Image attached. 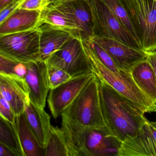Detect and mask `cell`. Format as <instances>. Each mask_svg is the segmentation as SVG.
I'll return each instance as SVG.
<instances>
[{"instance_id":"31","label":"cell","mask_w":156,"mask_h":156,"mask_svg":"<svg viewBox=\"0 0 156 156\" xmlns=\"http://www.w3.org/2000/svg\"><path fill=\"white\" fill-rule=\"evenodd\" d=\"M0 156H17L16 153L9 147L0 143Z\"/></svg>"},{"instance_id":"20","label":"cell","mask_w":156,"mask_h":156,"mask_svg":"<svg viewBox=\"0 0 156 156\" xmlns=\"http://www.w3.org/2000/svg\"><path fill=\"white\" fill-rule=\"evenodd\" d=\"M41 24H46L67 31L76 37L81 38V31L74 21L51 5H49L41 11Z\"/></svg>"},{"instance_id":"16","label":"cell","mask_w":156,"mask_h":156,"mask_svg":"<svg viewBox=\"0 0 156 156\" xmlns=\"http://www.w3.org/2000/svg\"><path fill=\"white\" fill-rule=\"evenodd\" d=\"M41 11L18 9L0 24V35L33 30L41 24Z\"/></svg>"},{"instance_id":"8","label":"cell","mask_w":156,"mask_h":156,"mask_svg":"<svg viewBox=\"0 0 156 156\" xmlns=\"http://www.w3.org/2000/svg\"><path fill=\"white\" fill-rule=\"evenodd\" d=\"M46 62L65 70L73 77L94 73L91 61L85 51L82 39L79 37L71 38Z\"/></svg>"},{"instance_id":"7","label":"cell","mask_w":156,"mask_h":156,"mask_svg":"<svg viewBox=\"0 0 156 156\" xmlns=\"http://www.w3.org/2000/svg\"><path fill=\"white\" fill-rule=\"evenodd\" d=\"M40 40L39 28L0 35V55L24 62L40 61Z\"/></svg>"},{"instance_id":"13","label":"cell","mask_w":156,"mask_h":156,"mask_svg":"<svg viewBox=\"0 0 156 156\" xmlns=\"http://www.w3.org/2000/svg\"><path fill=\"white\" fill-rule=\"evenodd\" d=\"M27 67L25 80L30 90V99L45 108L50 90L47 62L42 60L30 62L27 63Z\"/></svg>"},{"instance_id":"35","label":"cell","mask_w":156,"mask_h":156,"mask_svg":"<svg viewBox=\"0 0 156 156\" xmlns=\"http://www.w3.org/2000/svg\"><path fill=\"white\" fill-rule=\"evenodd\" d=\"M152 125L156 128V122H151Z\"/></svg>"},{"instance_id":"29","label":"cell","mask_w":156,"mask_h":156,"mask_svg":"<svg viewBox=\"0 0 156 156\" xmlns=\"http://www.w3.org/2000/svg\"><path fill=\"white\" fill-rule=\"evenodd\" d=\"M21 0H18L2 10L0 11V24L3 23L8 17L19 9Z\"/></svg>"},{"instance_id":"21","label":"cell","mask_w":156,"mask_h":156,"mask_svg":"<svg viewBox=\"0 0 156 156\" xmlns=\"http://www.w3.org/2000/svg\"><path fill=\"white\" fill-rule=\"evenodd\" d=\"M45 156H73L62 128L52 126L50 138L45 148Z\"/></svg>"},{"instance_id":"19","label":"cell","mask_w":156,"mask_h":156,"mask_svg":"<svg viewBox=\"0 0 156 156\" xmlns=\"http://www.w3.org/2000/svg\"><path fill=\"white\" fill-rule=\"evenodd\" d=\"M130 73L137 85L156 104V76L147 59L137 64Z\"/></svg>"},{"instance_id":"30","label":"cell","mask_w":156,"mask_h":156,"mask_svg":"<svg viewBox=\"0 0 156 156\" xmlns=\"http://www.w3.org/2000/svg\"><path fill=\"white\" fill-rule=\"evenodd\" d=\"M27 63L18 61L14 67L13 74L25 79L28 70Z\"/></svg>"},{"instance_id":"25","label":"cell","mask_w":156,"mask_h":156,"mask_svg":"<svg viewBox=\"0 0 156 156\" xmlns=\"http://www.w3.org/2000/svg\"><path fill=\"white\" fill-rule=\"evenodd\" d=\"M86 41L92 51L99 60L103 63V64L113 72H119L120 71L114 62L111 56L101 46L91 39Z\"/></svg>"},{"instance_id":"15","label":"cell","mask_w":156,"mask_h":156,"mask_svg":"<svg viewBox=\"0 0 156 156\" xmlns=\"http://www.w3.org/2000/svg\"><path fill=\"white\" fill-rule=\"evenodd\" d=\"M44 108L30 99L23 114L41 146L45 149L50 138L52 125L51 116Z\"/></svg>"},{"instance_id":"33","label":"cell","mask_w":156,"mask_h":156,"mask_svg":"<svg viewBox=\"0 0 156 156\" xmlns=\"http://www.w3.org/2000/svg\"><path fill=\"white\" fill-rule=\"evenodd\" d=\"M18 0H0V11L7 8Z\"/></svg>"},{"instance_id":"28","label":"cell","mask_w":156,"mask_h":156,"mask_svg":"<svg viewBox=\"0 0 156 156\" xmlns=\"http://www.w3.org/2000/svg\"><path fill=\"white\" fill-rule=\"evenodd\" d=\"M18 61L0 55V73L13 74Z\"/></svg>"},{"instance_id":"32","label":"cell","mask_w":156,"mask_h":156,"mask_svg":"<svg viewBox=\"0 0 156 156\" xmlns=\"http://www.w3.org/2000/svg\"><path fill=\"white\" fill-rule=\"evenodd\" d=\"M147 59L152 66L156 76V52L147 53Z\"/></svg>"},{"instance_id":"23","label":"cell","mask_w":156,"mask_h":156,"mask_svg":"<svg viewBox=\"0 0 156 156\" xmlns=\"http://www.w3.org/2000/svg\"><path fill=\"white\" fill-rule=\"evenodd\" d=\"M100 1L109 9L111 12L120 22L123 27L139 43L136 34L131 23L128 14L120 0H100Z\"/></svg>"},{"instance_id":"17","label":"cell","mask_w":156,"mask_h":156,"mask_svg":"<svg viewBox=\"0 0 156 156\" xmlns=\"http://www.w3.org/2000/svg\"><path fill=\"white\" fill-rule=\"evenodd\" d=\"M40 31V53L41 60L46 61L54 53L59 51L73 37L67 31L43 24Z\"/></svg>"},{"instance_id":"5","label":"cell","mask_w":156,"mask_h":156,"mask_svg":"<svg viewBox=\"0 0 156 156\" xmlns=\"http://www.w3.org/2000/svg\"><path fill=\"white\" fill-rule=\"evenodd\" d=\"M126 9L142 51L156 52V0H120Z\"/></svg>"},{"instance_id":"9","label":"cell","mask_w":156,"mask_h":156,"mask_svg":"<svg viewBox=\"0 0 156 156\" xmlns=\"http://www.w3.org/2000/svg\"><path fill=\"white\" fill-rule=\"evenodd\" d=\"M94 74L93 73H89L73 77L65 83L50 89L47 101L49 109L55 119L61 117L62 113L75 99Z\"/></svg>"},{"instance_id":"12","label":"cell","mask_w":156,"mask_h":156,"mask_svg":"<svg viewBox=\"0 0 156 156\" xmlns=\"http://www.w3.org/2000/svg\"><path fill=\"white\" fill-rule=\"evenodd\" d=\"M118 156H156V128L146 122L136 136L122 142Z\"/></svg>"},{"instance_id":"34","label":"cell","mask_w":156,"mask_h":156,"mask_svg":"<svg viewBox=\"0 0 156 156\" xmlns=\"http://www.w3.org/2000/svg\"><path fill=\"white\" fill-rule=\"evenodd\" d=\"M73 0H49L50 5L54 7L59 6L68 2L72 1Z\"/></svg>"},{"instance_id":"14","label":"cell","mask_w":156,"mask_h":156,"mask_svg":"<svg viewBox=\"0 0 156 156\" xmlns=\"http://www.w3.org/2000/svg\"><path fill=\"white\" fill-rule=\"evenodd\" d=\"M55 7L74 21L81 31V39L88 41L93 38V16L88 0H73Z\"/></svg>"},{"instance_id":"18","label":"cell","mask_w":156,"mask_h":156,"mask_svg":"<svg viewBox=\"0 0 156 156\" xmlns=\"http://www.w3.org/2000/svg\"><path fill=\"white\" fill-rule=\"evenodd\" d=\"M15 127L24 156H45L42 147L26 120L24 114L16 116Z\"/></svg>"},{"instance_id":"1","label":"cell","mask_w":156,"mask_h":156,"mask_svg":"<svg viewBox=\"0 0 156 156\" xmlns=\"http://www.w3.org/2000/svg\"><path fill=\"white\" fill-rule=\"evenodd\" d=\"M99 80L100 103L105 127L110 134L124 142L136 136L148 120L145 111L137 105L103 80Z\"/></svg>"},{"instance_id":"4","label":"cell","mask_w":156,"mask_h":156,"mask_svg":"<svg viewBox=\"0 0 156 156\" xmlns=\"http://www.w3.org/2000/svg\"><path fill=\"white\" fill-rule=\"evenodd\" d=\"M66 136L73 156H118L123 142L106 127L82 129Z\"/></svg>"},{"instance_id":"22","label":"cell","mask_w":156,"mask_h":156,"mask_svg":"<svg viewBox=\"0 0 156 156\" xmlns=\"http://www.w3.org/2000/svg\"><path fill=\"white\" fill-rule=\"evenodd\" d=\"M0 143L9 147L17 156H24L15 127L1 117L0 119Z\"/></svg>"},{"instance_id":"26","label":"cell","mask_w":156,"mask_h":156,"mask_svg":"<svg viewBox=\"0 0 156 156\" xmlns=\"http://www.w3.org/2000/svg\"><path fill=\"white\" fill-rule=\"evenodd\" d=\"M0 115L12 125H15L17 116L9 103L1 95L0 96Z\"/></svg>"},{"instance_id":"27","label":"cell","mask_w":156,"mask_h":156,"mask_svg":"<svg viewBox=\"0 0 156 156\" xmlns=\"http://www.w3.org/2000/svg\"><path fill=\"white\" fill-rule=\"evenodd\" d=\"M50 5L49 0H21L19 9L41 11Z\"/></svg>"},{"instance_id":"10","label":"cell","mask_w":156,"mask_h":156,"mask_svg":"<svg viewBox=\"0 0 156 156\" xmlns=\"http://www.w3.org/2000/svg\"><path fill=\"white\" fill-rule=\"evenodd\" d=\"M91 40L102 47L111 56L120 70L131 72L135 65L147 59V55L139 50L111 38L93 37Z\"/></svg>"},{"instance_id":"24","label":"cell","mask_w":156,"mask_h":156,"mask_svg":"<svg viewBox=\"0 0 156 156\" xmlns=\"http://www.w3.org/2000/svg\"><path fill=\"white\" fill-rule=\"evenodd\" d=\"M47 64L50 89L55 88L73 78L62 68Z\"/></svg>"},{"instance_id":"6","label":"cell","mask_w":156,"mask_h":156,"mask_svg":"<svg viewBox=\"0 0 156 156\" xmlns=\"http://www.w3.org/2000/svg\"><path fill=\"white\" fill-rule=\"evenodd\" d=\"M93 20V37L111 38L139 50V43L100 0H88Z\"/></svg>"},{"instance_id":"3","label":"cell","mask_w":156,"mask_h":156,"mask_svg":"<svg viewBox=\"0 0 156 156\" xmlns=\"http://www.w3.org/2000/svg\"><path fill=\"white\" fill-rule=\"evenodd\" d=\"M83 45L93 67L94 73L116 91L139 106L145 113L156 112V104L137 85L130 72L109 70L98 58L86 40L82 39Z\"/></svg>"},{"instance_id":"2","label":"cell","mask_w":156,"mask_h":156,"mask_svg":"<svg viewBox=\"0 0 156 156\" xmlns=\"http://www.w3.org/2000/svg\"><path fill=\"white\" fill-rule=\"evenodd\" d=\"M66 135L82 129L105 127L99 94V78L94 74L61 115Z\"/></svg>"},{"instance_id":"11","label":"cell","mask_w":156,"mask_h":156,"mask_svg":"<svg viewBox=\"0 0 156 156\" xmlns=\"http://www.w3.org/2000/svg\"><path fill=\"white\" fill-rule=\"evenodd\" d=\"M0 94L9 103L16 116L23 113L30 101L25 79L15 75L0 73Z\"/></svg>"}]
</instances>
